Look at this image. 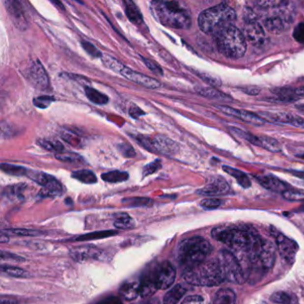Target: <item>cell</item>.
I'll return each mask as SVG.
<instances>
[{"label":"cell","instance_id":"1","mask_svg":"<svg viewBox=\"0 0 304 304\" xmlns=\"http://www.w3.org/2000/svg\"><path fill=\"white\" fill-rule=\"evenodd\" d=\"M244 252L249 264L248 277L252 276V274H261L262 271H267L274 265L275 247L271 241L263 239L255 229L252 230L251 241Z\"/></svg>","mask_w":304,"mask_h":304},{"label":"cell","instance_id":"2","mask_svg":"<svg viewBox=\"0 0 304 304\" xmlns=\"http://www.w3.org/2000/svg\"><path fill=\"white\" fill-rule=\"evenodd\" d=\"M150 8L155 19L165 26L183 29L191 26L189 11L181 2L153 1Z\"/></svg>","mask_w":304,"mask_h":304},{"label":"cell","instance_id":"3","mask_svg":"<svg viewBox=\"0 0 304 304\" xmlns=\"http://www.w3.org/2000/svg\"><path fill=\"white\" fill-rule=\"evenodd\" d=\"M176 278V270L171 263L165 261L152 268L139 282V295L149 298L157 290L169 288Z\"/></svg>","mask_w":304,"mask_h":304},{"label":"cell","instance_id":"4","mask_svg":"<svg viewBox=\"0 0 304 304\" xmlns=\"http://www.w3.org/2000/svg\"><path fill=\"white\" fill-rule=\"evenodd\" d=\"M237 19L236 11L230 5L221 3L220 5L203 10L198 17V25L204 33L215 36Z\"/></svg>","mask_w":304,"mask_h":304},{"label":"cell","instance_id":"5","mask_svg":"<svg viewBox=\"0 0 304 304\" xmlns=\"http://www.w3.org/2000/svg\"><path fill=\"white\" fill-rule=\"evenodd\" d=\"M213 248L211 244L202 237L185 239L178 248V261L184 271H189L206 261Z\"/></svg>","mask_w":304,"mask_h":304},{"label":"cell","instance_id":"6","mask_svg":"<svg viewBox=\"0 0 304 304\" xmlns=\"http://www.w3.org/2000/svg\"><path fill=\"white\" fill-rule=\"evenodd\" d=\"M183 278L189 284L197 286H215L225 281L218 259H211L191 270L184 271Z\"/></svg>","mask_w":304,"mask_h":304},{"label":"cell","instance_id":"7","mask_svg":"<svg viewBox=\"0 0 304 304\" xmlns=\"http://www.w3.org/2000/svg\"><path fill=\"white\" fill-rule=\"evenodd\" d=\"M215 40L220 52L226 57L238 59L247 52V39L245 34L235 25H230L218 32Z\"/></svg>","mask_w":304,"mask_h":304},{"label":"cell","instance_id":"8","mask_svg":"<svg viewBox=\"0 0 304 304\" xmlns=\"http://www.w3.org/2000/svg\"><path fill=\"white\" fill-rule=\"evenodd\" d=\"M254 228L250 226H219L214 227L212 236L217 241L226 245L232 251H244L251 241V233Z\"/></svg>","mask_w":304,"mask_h":304},{"label":"cell","instance_id":"9","mask_svg":"<svg viewBox=\"0 0 304 304\" xmlns=\"http://www.w3.org/2000/svg\"><path fill=\"white\" fill-rule=\"evenodd\" d=\"M217 259L221 267L225 281L235 284H243L247 280V276L240 265V262L231 251L221 250Z\"/></svg>","mask_w":304,"mask_h":304},{"label":"cell","instance_id":"10","mask_svg":"<svg viewBox=\"0 0 304 304\" xmlns=\"http://www.w3.org/2000/svg\"><path fill=\"white\" fill-rule=\"evenodd\" d=\"M274 236L280 255L287 263L292 264L295 261L296 253L299 250L298 244L281 233H274Z\"/></svg>","mask_w":304,"mask_h":304},{"label":"cell","instance_id":"11","mask_svg":"<svg viewBox=\"0 0 304 304\" xmlns=\"http://www.w3.org/2000/svg\"><path fill=\"white\" fill-rule=\"evenodd\" d=\"M245 37L253 46L261 48L267 42L264 29L255 20H248L245 26Z\"/></svg>","mask_w":304,"mask_h":304},{"label":"cell","instance_id":"12","mask_svg":"<svg viewBox=\"0 0 304 304\" xmlns=\"http://www.w3.org/2000/svg\"><path fill=\"white\" fill-rule=\"evenodd\" d=\"M27 78L29 83L40 89H47L49 87V78L45 68L39 61L34 62L28 69Z\"/></svg>","mask_w":304,"mask_h":304},{"label":"cell","instance_id":"13","mask_svg":"<svg viewBox=\"0 0 304 304\" xmlns=\"http://www.w3.org/2000/svg\"><path fill=\"white\" fill-rule=\"evenodd\" d=\"M6 11L9 14L10 18L14 25L19 29H27L28 21L25 16V10L18 1H4Z\"/></svg>","mask_w":304,"mask_h":304},{"label":"cell","instance_id":"14","mask_svg":"<svg viewBox=\"0 0 304 304\" xmlns=\"http://www.w3.org/2000/svg\"><path fill=\"white\" fill-rule=\"evenodd\" d=\"M120 74L122 75L123 77L127 78L129 81H131L132 83H137L140 86H143V87H147V88L155 89V88H159L161 87V83L159 81L149 77V76L143 74V73L135 72V71L131 70V68L124 66Z\"/></svg>","mask_w":304,"mask_h":304},{"label":"cell","instance_id":"15","mask_svg":"<svg viewBox=\"0 0 304 304\" xmlns=\"http://www.w3.org/2000/svg\"><path fill=\"white\" fill-rule=\"evenodd\" d=\"M256 179L263 188L273 191V192L283 193L286 190L290 189V185L285 183V181L281 180L272 174L259 175V176H256Z\"/></svg>","mask_w":304,"mask_h":304},{"label":"cell","instance_id":"16","mask_svg":"<svg viewBox=\"0 0 304 304\" xmlns=\"http://www.w3.org/2000/svg\"><path fill=\"white\" fill-rule=\"evenodd\" d=\"M230 187L227 181L222 178H218L213 180L211 183L208 184L203 189L198 190L197 193L207 196H216L223 195L228 193Z\"/></svg>","mask_w":304,"mask_h":304},{"label":"cell","instance_id":"17","mask_svg":"<svg viewBox=\"0 0 304 304\" xmlns=\"http://www.w3.org/2000/svg\"><path fill=\"white\" fill-rule=\"evenodd\" d=\"M153 144L155 152H159L164 155L170 156L176 155L179 151L178 144L165 136H156L153 138Z\"/></svg>","mask_w":304,"mask_h":304},{"label":"cell","instance_id":"18","mask_svg":"<svg viewBox=\"0 0 304 304\" xmlns=\"http://www.w3.org/2000/svg\"><path fill=\"white\" fill-rule=\"evenodd\" d=\"M102 254L101 250L93 247H82L74 248L71 251V256L77 261L97 259Z\"/></svg>","mask_w":304,"mask_h":304},{"label":"cell","instance_id":"19","mask_svg":"<svg viewBox=\"0 0 304 304\" xmlns=\"http://www.w3.org/2000/svg\"><path fill=\"white\" fill-rule=\"evenodd\" d=\"M251 144L257 146H261L262 148H265L266 150L272 153H278L282 149L281 145L277 140L271 137H266V136L261 137L255 136Z\"/></svg>","mask_w":304,"mask_h":304},{"label":"cell","instance_id":"20","mask_svg":"<svg viewBox=\"0 0 304 304\" xmlns=\"http://www.w3.org/2000/svg\"><path fill=\"white\" fill-rule=\"evenodd\" d=\"M278 98L281 101H295L301 97H304V86L303 87L291 88V87H283L276 92Z\"/></svg>","mask_w":304,"mask_h":304},{"label":"cell","instance_id":"21","mask_svg":"<svg viewBox=\"0 0 304 304\" xmlns=\"http://www.w3.org/2000/svg\"><path fill=\"white\" fill-rule=\"evenodd\" d=\"M264 26L271 33H281L285 30V22L279 15H273L266 18Z\"/></svg>","mask_w":304,"mask_h":304},{"label":"cell","instance_id":"22","mask_svg":"<svg viewBox=\"0 0 304 304\" xmlns=\"http://www.w3.org/2000/svg\"><path fill=\"white\" fill-rule=\"evenodd\" d=\"M222 169L226 173L230 175L233 178H235L237 183L239 184L242 188H244V189L251 188V179H249V177L244 171L235 169V168H232L229 166H223Z\"/></svg>","mask_w":304,"mask_h":304},{"label":"cell","instance_id":"23","mask_svg":"<svg viewBox=\"0 0 304 304\" xmlns=\"http://www.w3.org/2000/svg\"><path fill=\"white\" fill-rule=\"evenodd\" d=\"M124 4H125L126 15L129 20L134 25H141L143 23V15L141 14L139 8L131 0L124 1Z\"/></svg>","mask_w":304,"mask_h":304},{"label":"cell","instance_id":"24","mask_svg":"<svg viewBox=\"0 0 304 304\" xmlns=\"http://www.w3.org/2000/svg\"><path fill=\"white\" fill-rule=\"evenodd\" d=\"M187 293L186 287L182 285H176L167 292L164 298V304H178Z\"/></svg>","mask_w":304,"mask_h":304},{"label":"cell","instance_id":"25","mask_svg":"<svg viewBox=\"0 0 304 304\" xmlns=\"http://www.w3.org/2000/svg\"><path fill=\"white\" fill-rule=\"evenodd\" d=\"M236 299L237 296L233 290L221 288L216 293L213 300V304H235Z\"/></svg>","mask_w":304,"mask_h":304},{"label":"cell","instance_id":"26","mask_svg":"<svg viewBox=\"0 0 304 304\" xmlns=\"http://www.w3.org/2000/svg\"><path fill=\"white\" fill-rule=\"evenodd\" d=\"M194 89L200 96L210 99H230L229 96L219 91L215 87L197 86L194 87Z\"/></svg>","mask_w":304,"mask_h":304},{"label":"cell","instance_id":"27","mask_svg":"<svg viewBox=\"0 0 304 304\" xmlns=\"http://www.w3.org/2000/svg\"><path fill=\"white\" fill-rule=\"evenodd\" d=\"M84 90H85L86 97L88 98V100L94 103V104H96V105L103 106V105H107V103L109 102V97H107V95L103 94L101 92L98 91L93 87L85 86Z\"/></svg>","mask_w":304,"mask_h":304},{"label":"cell","instance_id":"28","mask_svg":"<svg viewBox=\"0 0 304 304\" xmlns=\"http://www.w3.org/2000/svg\"><path fill=\"white\" fill-rule=\"evenodd\" d=\"M62 192H63L62 184L60 183L55 178H54L40 191V195H42L43 197H46V196H55V195L61 194Z\"/></svg>","mask_w":304,"mask_h":304},{"label":"cell","instance_id":"29","mask_svg":"<svg viewBox=\"0 0 304 304\" xmlns=\"http://www.w3.org/2000/svg\"><path fill=\"white\" fill-rule=\"evenodd\" d=\"M73 179L85 184H95L97 182V177L90 169H79L72 173Z\"/></svg>","mask_w":304,"mask_h":304},{"label":"cell","instance_id":"30","mask_svg":"<svg viewBox=\"0 0 304 304\" xmlns=\"http://www.w3.org/2000/svg\"><path fill=\"white\" fill-rule=\"evenodd\" d=\"M121 295L128 301L135 299L139 295V282H132L122 285L121 287Z\"/></svg>","mask_w":304,"mask_h":304},{"label":"cell","instance_id":"31","mask_svg":"<svg viewBox=\"0 0 304 304\" xmlns=\"http://www.w3.org/2000/svg\"><path fill=\"white\" fill-rule=\"evenodd\" d=\"M114 227L119 229H131L135 227V221L132 218L128 215L127 213H119L116 215L115 221H114Z\"/></svg>","mask_w":304,"mask_h":304},{"label":"cell","instance_id":"32","mask_svg":"<svg viewBox=\"0 0 304 304\" xmlns=\"http://www.w3.org/2000/svg\"><path fill=\"white\" fill-rule=\"evenodd\" d=\"M102 179L109 183L123 182L129 179V173L121 170H111L107 173L102 174Z\"/></svg>","mask_w":304,"mask_h":304},{"label":"cell","instance_id":"33","mask_svg":"<svg viewBox=\"0 0 304 304\" xmlns=\"http://www.w3.org/2000/svg\"><path fill=\"white\" fill-rule=\"evenodd\" d=\"M239 119H241L249 124L254 126L263 125V124H265L266 121H267L263 118H261V116L253 113L251 111H246V110H240Z\"/></svg>","mask_w":304,"mask_h":304},{"label":"cell","instance_id":"34","mask_svg":"<svg viewBox=\"0 0 304 304\" xmlns=\"http://www.w3.org/2000/svg\"><path fill=\"white\" fill-rule=\"evenodd\" d=\"M101 59L102 62L105 64V66H107L108 69L113 71L114 73H121L122 69L124 68L123 63H121L119 60H117L116 58L112 57L111 55H103Z\"/></svg>","mask_w":304,"mask_h":304},{"label":"cell","instance_id":"35","mask_svg":"<svg viewBox=\"0 0 304 304\" xmlns=\"http://www.w3.org/2000/svg\"><path fill=\"white\" fill-rule=\"evenodd\" d=\"M1 169L5 173L14 175V176L27 175L28 171H29L25 167L18 166V165H9V164H2L1 165Z\"/></svg>","mask_w":304,"mask_h":304},{"label":"cell","instance_id":"36","mask_svg":"<svg viewBox=\"0 0 304 304\" xmlns=\"http://www.w3.org/2000/svg\"><path fill=\"white\" fill-rule=\"evenodd\" d=\"M56 159L64 163H84L83 156L73 152H61L55 155Z\"/></svg>","mask_w":304,"mask_h":304},{"label":"cell","instance_id":"37","mask_svg":"<svg viewBox=\"0 0 304 304\" xmlns=\"http://www.w3.org/2000/svg\"><path fill=\"white\" fill-rule=\"evenodd\" d=\"M271 300L273 303L277 304H293L294 303L293 297L289 294L282 292V291L273 294L271 297Z\"/></svg>","mask_w":304,"mask_h":304},{"label":"cell","instance_id":"38","mask_svg":"<svg viewBox=\"0 0 304 304\" xmlns=\"http://www.w3.org/2000/svg\"><path fill=\"white\" fill-rule=\"evenodd\" d=\"M38 144L42 146L45 149L49 151H57L59 153L63 152V145L58 141H52V140L39 139Z\"/></svg>","mask_w":304,"mask_h":304},{"label":"cell","instance_id":"39","mask_svg":"<svg viewBox=\"0 0 304 304\" xmlns=\"http://www.w3.org/2000/svg\"><path fill=\"white\" fill-rule=\"evenodd\" d=\"M1 271H2V272H5L10 276H14V277H28L29 276L27 271L23 270V269H20V268H15V267L3 266Z\"/></svg>","mask_w":304,"mask_h":304},{"label":"cell","instance_id":"40","mask_svg":"<svg viewBox=\"0 0 304 304\" xmlns=\"http://www.w3.org/2000/svg\"><path fill=\"white\" fill-rule=\"evenodd\" d=\"M283 197L288 201H302L304 200V190L288 189L282 193Z\"/></svg>","mask_w":304,"mask_h":304},{"label":"cell","instance_id":"41","mask_svg":"<svg viewBox=\"0 0 304 304\" xmlns=\"http://www.w3.org/2000/svg\"><path fill=\"white\" fill-rule=\"evenodd\" d=\"M198 76L201 78L203 81H204L205 83L214 87H221V81L220 78L216 77V76H213L210 73H198Z\"/></svg>","mask_w":304,"mask_h":304},{"label":"cell","instance_id":"42","mask_svg":"<svg viewBox=\"0 0 304 304\" xmlns=\"http://www.w3.org/2000/svg\"><path fill=\"white\" fill-rule=\"evenodd\" d=\"M55 101V99L53 97L50 96H41V97H36L33 99L34 106H36L41 109H46L53 103Z\"/></svg>","mask_w":304,"mask_h":304},{"label":"cell","instance_id":"43","mask_svg":"<svg viewBox=\"0 0 304 304\" xmlns=\"http://www.w3.org/2000/svg\"><path fill=\"white\" fill-rule=\"evenodd\" d=\"M222 201L218 198H207L201 201L200 205L206 210H214L221 205Z\"/></svg>","mask_w":304,"mask_h":304},{"label":"cell","instance_id":"44","mask_svg":"<svg viewBox=\"0 0 304 304\" xmlns=\"http://www.w3.org/2000/svg\"><path fill=\"white\" fill-rule=\"evenodd\" d=\"M82 46H83L84 50H85L89 55H91L92 57H102L103 55H102L101 52H100L93 44L90 43V42L83 40V41H82Z\"/></svg>","mask_w":304,"mask_h":304},{"label":"cell","instance_id":"45","mask_svg":"<svg viewBox=\"0 0 304 304\" xmlns=\"http://www.w3.org/2000/svg\"><path fill=\"white\" fill-rule=\"evenodd\" d=\"M116 231H103V232H95L94 234H89V235H85L82 237H77V241H83V240H90L93 238H102V237H111L112 235H115Z\"/></svg>","mask_w":304,"mask_h":304},{"label":"cell","instance_id":"46","mask_svg":"<svg viewBox=\"0 0 304 304\" xmlns=\"http://www.w3.org/2000/svg\"><path fill=\"white\" fill-rule=\"evenodd\" d=\"M162 168V163L160 160H155L154 162L150 163L147 165H145L143 169V175L144 177L145 176H148L151 174H154L158 171L160 169Z\"/></svg>","mask_w":304,"mask_h":304},{"label":"cell","instance_id":"47","mask_svg":"<svg viewBox=\"0 0 304 304\" xmlns=\"http://www.w3.org/2000/svg\"><path fill=\"white\" fill-rule=\"evenodd\" d=\"M142 60L144 61L146 67L148 68L149 70H151L153 73H156L158 75H163V69L160 66L159 64L157 63H155V61L151 60V59H147V58L142 57Z\"/></svg>","mask_w":304,"mask_h":304},{"label":"cell","instance_id":"48","mask_svg":"<svg viewBox=\"0 0 304 304\" xmlns=\"http://www.w3.org/2000/svg\"><path fill=\"white\" fill-rule=\"evenodd\" d=\"M216 107L226 115L231 116V117L238 118V119L240 117V110H237L233 107H227V106H216Z\"/></svg>","mask_w":304,"mask_h":304},{"label":"cell","instance_id":"49","mask_svg":"<svg viewBox=\"0 0 304 304\" xmlns=\"http://www.w3.org/2000/svg\"><path fill=\"white\" fill-rule=\"evenodd\" d=\"M137 139L141 145L145 147V149L151 151V152H155L154 144H153V138L151 139L150 138H147L145 136L140 135L137 138Z\"/></svg>","mask_w":304,"mask_h":304},{"label":"cell","instance_id":"50","mask_svg":"<svg viewBox=\"0 0 304 304\" xmlns=\"http://www.w3.org/2000/svg\"><path fill=\"white\" fill-rule=\"evenodd\" d=\"M9 231H12L13 234L19 235V236H29V237H35L41 235L40 231L37 230H31V229H25V228H15V229H10Z\"/></svg>","mask_w":304,"mask_h":304},{"label":"cell","instance_id":"51","mask_svg":"<svg viewBox=\"0 0 304 304\" xmlns=\"http://www.w3.org/2000/svg\"><path fill=\"white\" fill-rule=\"evenodd\" d=\"M294 38L300 43L304 44V23H301L295 27Z\"/></svg>","mask_w":304,"mask_h":304},{"label":"cell","instance_id":"52","mask_svg":"<svg viewBox=\"0 0 304 304\" xmlns=\"http://www.w3.org/2000/svg\"><path fill=\"white\" fill-rule=\"evenodd\" d=\"M119 148L121 150V154L126 156V157H130L132 158L136 155L135 151L133 149V147L131 145L127 144V143H122L119 145Z\"/></svg>","mask_w":304,"mask_h":304},{"label":"cell","instance_id":"53","mask_svg":"<svg viewBox=\"0 0 304 304\" xmlns=\"http://www.w3.org/2000/svg\"><path fill=\"white\" fill-rule=\"evenodd\" d=\"M181 304H205V301L200 295H191L184 300Z\"/></svg>","mask_w":304,"mask_h":304},{"label":"cell","instance_id":"54","mask_svg":"<svg viewBox=\"0 0 304 304\" xmlns=\"http://www.w3.org/2000/svg\"><path fill=\"white\" fill-rule=\"evenodd\" d=\"M128 203H130L131 206H142V205H147L150 201L148 198H132L126 200Z\"/></svg>","mask_w":304,"mask_h":304},{"label":"cell","instance_id":"55","mask_svg":"<svg viewBox=\"0 0 304 304\" xmlns=\"http://www.w3.org/2000/svg\"><path fill=\"white\" fill-rule=\"evenodd\" d=\"M285 4V2H281V1H261L258 2V5L261 7H265V8H270V7H277L278 5H283Z\"/></svg>","mask_w":304,"mask_h":304},{"label":"cell","instance_id":"56","mask_svg":"<svg viewBox=\"0 0 304 304\" xmlns=\"http://www.w3.org/2000/svg\"><path fill=\"white\" fill-rule=\"evenodd\" d=\"M144 111H142L138 107H132L130 109V114L131 117L138 119L139 118L140 116L144 115Z\"/></svg>","mask_w":304,"mask_h":304},{"label":"cell","instance_id":"57","mask_svg":"<svg viewBox=\"0 0 304 304\" xmlns=\"http://www.w3.org/2000/svg\"><path fill=\"white\" fill-rule=\"evenodd\" d=\"M290 124L304 129V119L302 117H299V116H293V119H292Z\"/></svg>","mask_w":304,"mask_h":304},{"label":"cell","instance_id":"58","mask_svg":"<svg viewBox=\"0 0 304 304\" xmlns=\"http://www.w3.org/2000/svg\"><path fill=\"white\" fill-rule=\"evenodd\" d=\"M134 304H160V303L159 300L157 298H155V297L150 298L149 297V298H146L144 301H141V302H138V303Z\"/></svg>","mask_w":304,"mask_h":304},{"label":"cell","instance_id":"59","mask_svg":"<svg viewBox=\"0 0 304 304\" xmlns=\"http://www.w3.org/2000/svg\"><path fill=\"white\" fill-rule=\"evenodd\" d=\"M243 90L248 95H258L260 92V89L258 87H247V88H244Z\"/></svg>","mask_w":304,"mask_h":304},{"label":"cell","instance_id":"60","mask_svg":"<svg viewBox=\"0 0 304 304\" xmlns=\"http://www.w3.org/2000/svg\"><path fill=\"white\" fill-rule=\"evenodd\" d=\"M291 173L294 174L296 177H298L300 179H304V171H298V170H292L290 171Z\"/></svg>","mask_w":304,"mask_h":304},{"label":"cell","instance_id":"61","mask_svg":"<svg viewBox=\"0 0 304 304\" xmlns=\"http://www.w3.org/2000/svg\"><path fill=\"white\" fill-rule=\"evenodd\" d=\"M5 242H8V237H5V233L2 232V234H1V243H5Z\"/></svg>","mask_w":304,"mask_h":304},{"label":"cell","instance_id":"62","mask_svg":"<svg viewBox=\"0 0 304 304\" xmlns=\"http://www.w3.org/2000/svg\"><path fill=\"white\" fill-rule=\"evenodd\" d=\"M297 108L299 109V110H302V111H304V104H301L299 106H297Z\"/></svg>","mask_w":304,"mask_h":304},{"label":"cell","instance_id":"63","mask_svg":"<svg viewBox=\"0 0 304 304\" xmlns=\"http://www.w3.org/2000/svg\"><path fill=\"white\" fill-rule=\"evenodd\" d=\"M300 157H301V158H303V159H304V155H300Z\"/></svg>","mask_w":304,"mask_h":304}]
</instances>
